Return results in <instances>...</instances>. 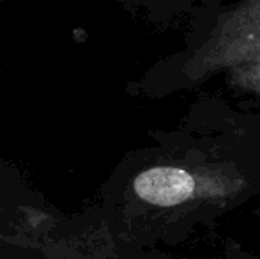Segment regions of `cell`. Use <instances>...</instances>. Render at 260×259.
Masks as SVG:
<instances>
[{"label":"cell","mask_w":260,"mask_h":259,"mask_svg":"<svg viewBox=\"0 0 260 259\" xmlns=\"http://www.w3.org/2000/svg\"><path fill=\"white\" fill-rule=\"evenodd\" d=\"M41 259H154L142 249L120 243L100 210L62 213L43 240Z\"/></svg>","instance_id":"6da1fadb"},{"label":"cell","mask_w":260,"mask_h":259,"mask_svg":"<svg viewBox=\"0 0 260 259\" xmlns=\"http://www.w3.org/2000/svg\"><path fill=\"white\" fill-rule=\"evenodd\" d=\"M60 215L14 167L0 162V238L41 243Z\"/></svg>","instance_id":"7a4b0ae2"},{"label":"cell","mask_w":260,"mask_h":259,"mask_svg":"<svg viewBox=\"0 0 260 259\" xmlns=\"http://www.w3.org/2000/svg\"><path fill=\"white\" fill-rule=\"evenodd\" d=\"M133 197L149 210L168 211L181 208L195 197L197 181L179 167H152L140 172L131 183Z\"/></svg>","instance_id":"3957f363"},{"label":"cell","mask_w":260,"mask_h":259,"mask_svg":"<svg viewBox=\"0 0 260 259\" xmlns=\"http://www.w3.org/2000/svg\"><path fill=\"white\" fill-rule=\"evenodd\" d=\"M43 242L30 243L0 238V259H41Z\"/></svg>","instance_id":"277c9868"},{"label":"cell","mask_w":260,"mask_h":259,"mask_svg":"<svg viewBox=\"0 0 260 259\" xmlns=\"http://www.w3.org/2000/svg\"><path fill=\"white\" fill-rule=\"evenodd\" d=\"M223 259H250V257H223Z\"/></svg>","instance_id":"5b68a950"}]
</instances>
